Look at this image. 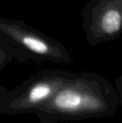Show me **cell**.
Instances as JSON below:
<instances>
[{"label": "cell", "mask_w": 122, "mask_h": 123, "mask_svg": "<svg viewBox=\"0 0 122 123\" xmlns=\"http://www.w3.org/2000/svg\"><path fill=\"white\" fill-rule=\"evenodd\" d=\"M70 72L48 70L30 78L13 91H8L0 104V113L39 112L63 85Z\"/></svg>", "instance_id": "cell-3"}, {"label": "cell", "mask_w": 122, "mask_h": 123, "mask_svg": "<svg viewBox=\"0 0 122 123\" xmlns=\"http://www.w3.org/2000/svg\"><path fill=\"white\" fill-rule=\"evenodd\" d=\"M13 59H14V53L13 49L8 44V43L0 35V73L7 65L12 61ZM8 93V90L4 86L0 85V104L5 99Z\"/></svg>", "instance_id": "cell-5"}, {"label": "cell", "mask_w": 122, "mask_h": 123, "mask_svg": "<svg viewBox=\"0 0 122 123\" xmlns=\"http://www.w3.org/2000/svg\"><path fill=\"white\" fill-rule=\"evenodd\" d=\"M110 85L94 74L70 73L38 113L43 118L79 119L101 117L110 111Z\"/></svg>", "instance_id": "cell-1"}, {"label": "cell", "mask_w": 122, "mask_h": 123, "mask_svg": "<svg viewBox=\"0 0 122 123\" xmlns=\"http://www.w3.org/2000/svg\"><path fill=\"white\" fill-rule=\"evenodd\" d=\"M81 15L90 45L113 41L122 34V0H89Z\"/></svg>", "instance_id": "cell-4"}, {"label": "cell", "mask_w": 122, "mask_h": 123, "mask_svg": "<svg viewBox=\"0 0 122 123\" xmlns=\"http://www.w3.org/2000/svg\"><path fill=\"white\" fill-rule=\"evenodd\" d=\"M0 35L19 62L34 60L68 64L71 60L70 52L60 42L22 20L0 18Z\"/></svg>", "instance_id": "cell-2"}, {"label": "cell", "mask_w": 122, "mask_h": 123, "mask_svg": "<svg viewBox=\"0 0 122 123\" xmlns=\"http://www.w3.org/2000/svg\"><path fill=\"white\" fill-rule=\"evenodd\" d=\"M120 86H121V87H122V79H121V85H120Z\"/></svg>", "instance_id": "cell-6"}]
</instances>
